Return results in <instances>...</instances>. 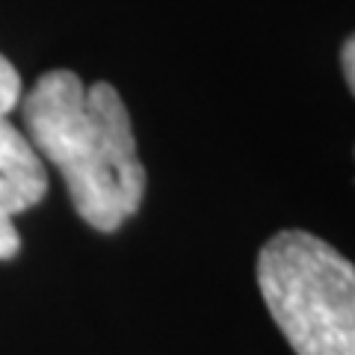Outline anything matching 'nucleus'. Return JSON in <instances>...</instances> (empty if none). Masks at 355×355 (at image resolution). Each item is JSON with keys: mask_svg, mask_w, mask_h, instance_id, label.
<instances>
[{"mask_svg": "<svg viewBox=\"0 0 355 355\" xmlns=\"http://www.w3.org/2000/svg\"><path fill=\"white\" fill-rule=\"evenodd\" d=\"M27 139L69 187L71 205L95 231H116L146 196L125 101L110 83L83 86L74 71H48L21 104Z\"/></svg>", "mask_w": 355, "mask_h": 355, "instance_id": "f257e3e1", "label": "nucleus"}, {"mask_svg": "<svg viewBox=\"0 0 355 355\" xmlns=\"http://www.w3.org/2000/svg\"><path fill=\"white\" fill-rule=\"evenodd\" d=\"M254 272L296 355H355V263L335 246L308 231H279Z\"/></svg>", "mask_w": 355, "mask_h": 355, "instance_id": "f03ea898", "label": "nucleus"}, {"mask_svg": "<svg viewBox=\"0 0 355 355\" xmlns=\"http://www.w3.org/2000/svg\"><path fill=\"white\" fill-rule=\"evenodd\" d=\"M48 193V172L33 142L0 116V210L9 216L36 207Z\"/></svg>", "mask_w": 355, "mask_h": 355, "instance_id": "7ed1b4c3", "label": "nucleus"}, {"mask_svg": "<svg viewBox=\"0 0 355 355\" xmlns=\"http://www.w3.org/2000/svg\"><path fill=\"white\" fill-rule=\"evenodd\" d=\"M21 98V77L15 65L0 53V116H9Z\"/></svg>", "mask_w": 355, "mask_h": 355, "instance_id": "20e7f679", "label": "nucleus"}, {"mask_svg": "<svg viewBox=\"0 0 355 355\" xmlns=\"http://www.w3.org/2000/svg\"><path fill=\"white\" fill-rule=\"evenodd\" d=\"M21 249V237H18V228L9 214H3L0 210V261H9L15 258Z\"/></svg>", "mask_w": 355, "mask_h": 355, "instance_id": "39448f33", "label": "nucleus"}, {"mask_svg": "<svg viewBox=\"0 0 355 355\" xmlns=\"http://www.w3.org/2000/svg\"><path fill=\"white\" fill-rule=\"evenodd\" d=\"M340 65H343V77H347V83H349L352 95H355V36H349L347 44H343V51H340Z\"/></svg>", "mask_w": 355, "mask_h": 355, "instance_id": "423d86ee", "label": "nucleus"}]
</instances>
